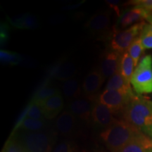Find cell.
<instances>
[{"label":"cell","mask_w":152,"mask_h":152,"mask_svg":"<svg viewBox=\"0 0 152 152\" xmlns=\"http://www.w3.org/2000/svg\"><path fill=\"white\" fill-rule=\"evenodd\" d=\"M122 113L125 121L152 140V101L137 95Z\"/></svg>","instance_id":"obj_1"},{"label":"cell","mask_w":152,"mask_h":152,"mask_svg":"<svg viewBox=\"0 0 152 152\" xmlns=\"http://www.w3.org/2000/svg\"><path fill=\"white\" fill-rule=\"evenodd\" d=\"M140 133L125 120H117L111 126L101 132L100 139L110 152H118Z\"/></svg>","instance_id":"obj_2"},{"label":"cell","mask_w":152,"mask_h":152,"mask_svg":"<svg viewBox=\"0 0 152 152\" xmlns=\"http://www.w3.org/2000/svg\"><path fill=\"white\" fill-rule=\"evenodd\" d=\"M26 152H52L54 137L45 130L38 132H17L14 134Z\"/></svg>","instance_id":"obj_3"},{"label":"cell","mask_w":152,"mask_h":152,"mask_svg":"<svg viewBox=\"0 0 152 152\" xmlns=\"http://www.w3.org/2000/svg\"><path fill=\"white\" fill-rule=\"evenodd\" d=\"M130 84L137 95L152 93V56L147 55L140 61L132 74Z\"/></svg>","instance_id":"obj_4"},{"label":"cell","mask_w":152,"mask_h":152,"mask_svg":"<svg viewBox=\"0 0 152 152\" xmlns=\"http://www.w3.org/2000/svg\"><path fill=\"white\" fill-rule=\"evenodd\" d=\"M145 25L146 23L144 21L140 22L122 31L113 28L110 42L111 51L119 54L128 51L131 44L138 37L137 36L140 34H141Z\"/></svg>","instance_id":"obj_5"},{"label":"cell","mask_w":152,"mask_h":152,"mask_svg":"<svg viewBox=\"0 0 152 152\" xmlns=\"http://www.w3.org/2000/svg\"><path fill=\"white\" fill-rule=\"evenodd\" d=\"M134 97L116 90H105L99 95V100L101 103L107 106L112 113L116 114L123 112L130 101Z\"/></svg>","instance_id":"obj_6"},{"label":"cell","mask_w":152,"mask_h":152,"mask_svg":"<svg viewBox=\"0 0 152 152\" xmlns=\"http://www.w3.org/2000/svg\"><path fill=\"white\" fill-rule=\"evenodd\" d=\"M117 120L109 108L101 103L99 99L94 100L92 104L91 121L96 128L104 130L111 126Z\"/></svg>","instance_id":"obj_7"},{"label":"cell","mask_w":152,"mask_h":152,"mask_svg":"<svg viewBox=\"0 0 152 152\" xmlns=\"http://www.w3.org/2000/svg\"><path fill=\"white\" fill-rule=\"evenodd\" d=\"M109 11H100L89 19L85 27L92 34L99 37H106L110 35L111 18Z\"/></svg>","instance_id":"obj_8"},{"label":"cell","mask_w":152,"mask_h":152,"mask_svg":"<svg viewBox=\"0 0 152 152\" xmlns=\"http://www.w3.org/2000/svg\"><path fill=\"white\" fill-rule=\"evenodd\" d=\"M104 80L105 77L99 70H92L88 73L83 81L82 88L85 94L89 98H95V95L102 87Z\"/></svg>","instance_id":"obj_9"},{"label":"cell","mask_w":152,"mask_h":152,"mask_svg":"<svg viewBox=\"0 0 152 152\" xmlns=\"http://www.w3.org/2000/svg\"><path fill=\"white\" fill-rule=\"evenodd\" d=\"M76 117L69 110H65L56 118L55 127L59 134L70 137L75 132L77 127Z\"/></svg>","instance_id":"obj_10"},{"label":"cell","mask_w":152,"mask_h":152,"mask_svg":"<svg viewBox=\"0 0 152 152\" xmlns=\"http://www.w3.org/2000/svg\"><path fill=\"white\" fill-rule=\"evenodd\" d=\"M43 114L47 120H52L60 115L64 107V101L62 95L59 94L47 99L39 102Z\"/></svg>","instance_id":"obj_11"},{"label":"cell","mask_w":152,"mask_h":152,"mask_svg":"<svg viewBox=\"0 0 152 152\" xmlns=\"http://www.w3.org/2000/svg\"><path fill=\"white\" fill-rule=\"evenodd\" d=\"M120 56L121 54L113 51H110L103 55L99 70L105 78L112 77L118 72Z\"/></svg>","instance_id":"obj_12"},{"label":"cell","mask_w":152,"mask_h":152,"mask_svg":"<svg viewBox=\"0 0 152 152\" xmlns=\"http://www.w3.org/2000/svg\"><path fill=\"white\" fill-rule=\"evenodd\" d=\"M69 111L76 118L89 123L92 118V104L89 99L78 98L73 100L69 105Z\"/></svg>","instance_id":"obj_13"},{"label":"cell","mask_w":152,"mask_h":152,"mask_svg":"<svg viewBox=\"0 0 152 152\" xmlns=\"http://www.w3.org/2000/svg\"><path fill=\"white\" fill-rule=\"evenodd\" d=\"M152 149V140L140 133L118 152H148Z\"/></svg>","instance_id":"obj_14"},{"label":"cell","mask_w":152,"mask_h":152,"mask_svg":"<svg viewBox=\"0 0 152 152\" xmlns=\"http://www.w3.org/2000/svg\"><path fill=\"white\" fill-rule=\"evenodd\" d=\"M152 14L151 11H147L140 7H134L122 15L120 23L123 28L130 26L132 23H137L139 21L142 22L144 19H147ZM135 24V23H134Z\"/></svg>","instance_id":"obj_15"},{"label":"cell","mask_w":152,"mask_h":152,"mask_svg":"<svg viewBox=\"0 0 152 152\" xmlns=\"http://www.w3.org/2000/svg\"><path fill=\"white\" fill-rule=\"evenodd\" d=\"M130 85V83L125 80L124 77L117 72L109 78L106 85V90H116L133 97L135 96L136 94L133 92Z\"/></svg>","instance_id":"obj_16"},{"label":"cell","mask_w":152,"mask_h":152,"mask_svg":"<svg viewBox=\"0 0 152 152\" xmlns=\"http://www.w3.org/2000/svg\"><path fill=\"white\" fill-rule=\"evenodd\" d=\"M47 126L46 121H38L23 115L18 123L15 130L23 132H38L45 130Z\"/></svg>","instance_id":"obj_17"},{"label":"cell","mask_w":152,"mask_h":152,"mask_svg":"<svg viewBox=\"0 0 152 152\" xmlns=\"http://www.w3.org/2000/svg\"><path fill=\"white\" fill-rule=\"evenodd\" d=\"M134 64L128 52H125L121 54L118 72L124 77V79L130 83L132 74L134 73Z\"/></svg>","instance_id":"obj_18"},{"label":"cell","mask_w":152,"mask_h":152,"mask_svg":"<svg viewBox=\"0 0 152 152\" xmlns=\"http://www.w3.org/2000/svg\"><path fill=\"white\" fill-rule=\"evenodd\" d=\"M9 21L14 27L18 29H33L37 28L38 25L37 17L30 14L16 16Z\"/></svg>","instance_id":"obj_19"},{"label":"cell","mask_w":152,"mask_h":152,"mask_svg":"<svg viewBox=\"0 0 152 152\" xmlns=\"http://www.w3.org/2000/svg\"><path fill=\"white\" fill-rule=\"evenodd\" d=\"M75 73L76 70L74 65L69 63H65L55 68L54 71H52V76L60 80L66 81L72 79Z\"/></svg>","instance_id":"obj_20"},{"label":"cell","mask_w":152,"mask_h":152,"mask_svg":"<svg viewBox=\"0 0 152 152\" xmlns=\"http://www.w3.org/2000/svg\"><path fill=\"white\" fill-rule=\"evenodd\" d=\"M63 93L68 99L75 100L80 96L82 91L79 83L75 79H70L64 82L62 86Z\"/></svg>","instance_id":"obj_21"},{"label":"cell","mask_w":152,"mask_h":152,"mask_svg":"<svg viewBox=\"0 0 152 152\" xmlns=\"http://www.w3.org/2000/svg\"><path fill=\"white\" fill-rule=\"evenodd\" d=\"M59 94L60 91L58 88L55 87L49 86V85H45V86L39 88L36 92L35 94H34L32 101L39 103V102H42V101L46 100L47 99H49Z\"/></svg>","instance_id":"obj_22"},{"label":"cell","mask_w":152,"mask_h":152,"mask_svg":"<svg viewBox=\"0 0 152 152\" xmlns=\"http://www.w3.org/2000/svg\"><path fill=\"white\" fill-rule=\"evenodd\" d=\"M144 49L143 46H142L140 38L137 37L133 42L131 44V45L129 47L128 51V54H130L131 58H132L133 61H134V66H137V65L140 63V57L142 53L144 52Z\"/></svg>","instance_id":"obj_23"},{"label":"cell","mask_w":152,"mask_h":152,"mask_svg":"<svg viewBox=\"0 0 152 152\" xmlns=\"http://www.w3.org/2000/svg\"><path fill=\"white\" fill-rule=\"evenodd\" d=\"M24 115L30 118L38 120V121H46L47 120L44 115L42 110L39 104L37 102H33V101L31 102V104L28 106Z\"/></svg>","instance_id":"obj_24"},{"label":"cell","mask_w":152,"mask_h":152,"mask_svg":"<svg viewBox=\"0 0 152 152\" xmlns=\"http://www.w3.org/2000/svg\"><path fill=\"white\" fill-rule=\"evenodd\" d=\"M0 58H1V61L4 64H10V65H16L20 61V56L19 54L2 49L0 52Z\"/></svg>","instance_id":"obj_25"},{"label":"cell","mask_w":152,"mask_h":152,"mask_svg":"<svg viewBox=\"0 0 152 152\" xmlns=\"http://www.w3.org/2000/svg\"><path fill=\"white\" fill-rule=\"evenodd\" d=\"M5 152H26L14 135L10 137L3 149Z\"/></svg>","instance_id":"obj_26"},{"label":"cell","mask_w":152,"mask_h":152,"mask_svg":"<svg viewBox=\"0 0 152 152\" xmlns=\"http://www.w3.org/2000/svg\"><path fill=\"white\" fill-rule=\"evenodd\" d=\"M140 38L144 49H152V33L142 30Z\"/></svg>","instance_id":"obj_27"},{"label":"cell","mask_w":152,"mask_h":152,"mask_svg":"<svg viewBox=\"0 0 152 152\" xmlns=\"http://www.w3.org/2000/svg\"><path fill=\"white\" fill-rule=\"evenodd\" d=\"M52 152H74V150L71 142L63 141L57 144Z\"/></svg>","instance_id":"obj_28"},{"label":"cell","mask_w":152,"mask_h":152,"mask_svg":"<svg viewBox=\"0 0 152 152\" xmlns=\"http://www.w3.org/2000/svg\"><path fill=\"white\" fill-rule=\"evenodd\" d=\"M131 4L140 7L146 10L152 11V0H136L131 1Z\"/></svg>","instance_id":"obj_29"},{"label":"cell","mask_w":152,"mask_h":152,"mask_svg":"<svg viewBox=\"0 0 152 152\" xmlns=\"http://www.w3.org/2000/svg\"><path fill=\"white\" fill-rule=\"evenodd\" d=\"M147 21L149 22V24H146L145 26H144L143 31L145 32H150V33H152V14H151L149 18L147 19Z\"/></svg>","instance_id":"obj_30"},{"label":"cell","mask_w":152,"mask_h":152,"mask_svg":"<svg viewBox=\"0 0 152 152\" xmlns=\"http://www.w3.org/2000/svg\"><path fill=\"white\" fill-rule=\"evenodd\" d=\"M96 152H109V151H98Z\"/></svg>","instance_id":"obj_31"},{"label":"cell","mask_w":152,"mask_h":152,"mask_svg":"<svg viewBox=\"0 0 152 152\" xmlns=\"http://www.w3.org/2000/svg\"><path fill=\"white\" fill-rule=\"evenodd\" d=\"M148 152H152V149H150V150H149V151H148Z\"/></svg>","instance_id":"obj_32"},{"label":"cell","mask_w":152,"mask_h":152,"mask_svg":"<svg viewBox=\"0 0 152 152\" xmlns=\"http://www.w3.org/2000/svg\"><path fill=\"white\" fill-rule=\"evenodd\" d=\"M1 152H5L4 151V150H2V151H1Z\"/></svg>","instance_id":"obj_33"}]
</instances>
